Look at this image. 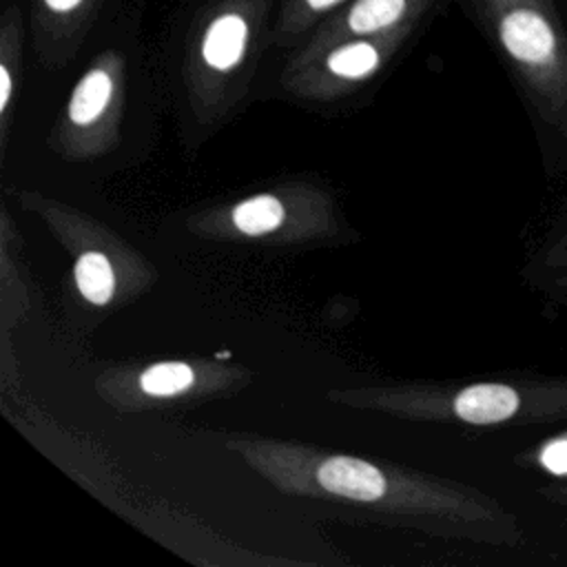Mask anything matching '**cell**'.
<instances>
[{
    "label": "cell",
    "mask_w": 567,
    "mask_h": 567,
    "mask_svg": "<svg viewBox=\"0 0 567 567\" xmlns=\"http://www.w3.org/2000/svg\"><path fill=\"white\" fill-rule=\"evenodd\" d=\"M246 38H248L246 20L237 13H224L210 22L204 35L202 55L213 69L228 71L244 55Z\"/></svg>",
    "instance_id": "obj_3"
},
{
    "label": "cell",
    "mask_w": 567,
    "mask_h": 567,
    "mask_svg": "<svg viewBox=\"0 0 567 567\" xmlns=\"http://www.w3.org/2000/svg\"><path fill=\"white\" fill-rule=\"evenodd\" d=\"M549 272L556 275V281H567V233L549 246Z\"/></svg>",
    "instance_id": "obj_11"
},
{
    "label": "cell",
    "mask_w": 567,
    "mask_h": 567,
    "mask_svg": "<svg viewBox=\"0 0 567 567\" xmlns=\"http://www.w3.org/2000/svg\"><path fill=\"white\" fill-rule=\"evenodd\" d=\"M405 9V0H357L348 24L357 33H372L394 24Z\"/></svg>",
    "instance_id": "obj_8"
},
{
    "label": "cell",
    "mask_w": 567,
    "mask_h": 567,
    "mask_svg": "<svg viewBox=\"0 0 567 567\" xmlns=\"http://www.w3.org/2000/svg\"><path fill=\"white\" fill-rule=\"evenodd\" d=\"M44 2H47L49 9L64 13V11H71L73 7H78L82 0H44Z\"/></svg>",
    "instance_id": "obj_14"
},
{
    "label": "cell",
    "mask_w": 567,
    "mask_h": 567,
    "mask_svg": "<svg viewBox=\"0 0 567 567\" xmlns=\"http://www.w3.org/2000/svg\"><path fill=\"white\" fill-rule=\"evenodd\" d=\"M529 463L554 481H567V430L543 439L529 452Z\"/></svg>",
    "instance_id": "obj_10"
},
{
    "label": "cell",
    "mask_w": 567,
    "mask_h": 567,
    "mask_svg": "<svg viewBox=\"0 0 567 567\" xmlns=\"http://www.w3.org/2000/svg\"><path fill=\"white\" fill-rule=\"evenodd\" d=\"M379 64V53L372 44L368 42H352L328 58V66L332 73L341 78H363L370 71H374Z\"/></svg>",
    "instance_id": "obj_9"
},
{
    "label": "cell",
    "mask_w": 567,
    "mask_h": 567,
    "mask_svg": "<svg viewBox=\"0 0 567 567\" xmlns=\"http://www.w3.org/2000/svg\"><path fill=\"white\" fill-rule=\"evenodd\" d=\"M75 284L84 299L91 303H106L115 290V277L109 259L102 252H84L75 261Z\"/></svg>",
    "instance_id": "obj_5"
},
{
    "label": "cell",
    "mask_w": 567,
    "mask_h": 567,
    "mask_svg": "<svg viewBox=\"0 0 567 567\" xmlns=\"http://www.w3.org/2000/svg\"><path fill=\"white\" fill-rule=\"evenodd\" d=\"M312 9H326V7H330V4H334V2H339V0H306Z\"/></svg>",
    "instance_id": "obj_15"
},
{
    "label": "cell",
    "mask_w": 567,
    "mask_h": 567,
    "mask_svg": "<svg viewBox=\"0 0 567 567\" xmlns=\"http://www.w3.org/2000/svg\"><path fill=\"white\" fill-rule=\"evenodd\" d=\"M113 91V82L106 71L95 69L89 71L80 84L73 91L71 104H69V115L75 124H89L93 122L109 104Z\"/></svg>",
    "instance_id": "obj_4"
},
{
    "label": "cell",
    "mask_w": 567,
    "mask_h": 567,
    "mask_svg": "<svg viewBox=\"0 0 567 567\" xmlns=\"http://www.w3.org/2000/svg\"><path fill=\"white\" fill-rule=\"evenodd\" d=\"M233 221L244 235H264L284 221V206L272 195H257L233 210Z\"/></svg>",
    "instance_id": "obj_6"
},
{
    "label": "cell",
    "mask_w": 567,
    "mask_h": 567,
    "mask_svg": "<svg viewBox=\"0 0 567 567\" xmlns=\"http://www.w3.org/2000/svg\"><path fill=\"white\" fill-rule=\"evenodd\" d=\"M193 370L182 361L155 363L142 372L140 385L151 396H173L184 392L193 383Z\"/></svg>",
    "instance_id": "obj_7"
},
{
    "label": "cell",
    "mask_w": 567,
    "mask_h": 567,
    "mask_svg": "<svg viewBox=\"0 0 567 567\" xmlns=\"http://www.w3.org/2000/svg\"><path fill=\"white\" fill-rule=\"evenodd\" d=\"M317 478L328 492L352 501H377L385 489L383 474L374 465L352 456L328 458L319 467Z\"/></svg>",
    "instance_id": "obj_2"
},
{
    "label": "cell",
    "mask_w": 567,
    "mask_h": 567,
    "mask_svg": "<svg viewBox=\"0 0 567 567\" xmlns=\"http://www.w3.org/2000/svg\"><path fill=\"white\" fill-rule=\"evenodd\" d=\"M496 35L538 115L567 142V35L551 0H496Z\"/></svg>",
    "instance_id": "obj_1"
},
{
    "label": "cell",
    "mask_w": 567,
    "mask_h": 567,
    "mask_svg": "<svg viewBox=\"0 0 567 567\" xmlns=\"http://www.w3.org/2000/svg\"><path fill=\"white\" fill-rule=\"evenodd\" d=\"M543 496H547L551 503H558V505H565V507H567V481L549 483V485L543 489Z\"/></svg>",
    "instance_id": "obj_12"
},
{
    "label": "cell",
    "mask_w": 567,
    "mask_h": 567,
    "mask_svg": "<svg viewBox=\"0 0 567 567\" xmlns=\"http://www.w3.org/2000/svg\"><path fill=\"white\" fill-rule=\"evenodd\" d=\"M0 82H2V91H0V111L7 109L9 95H11V75L7 66H0Z\"/></svg>",
    "instance_id": "obj_13"
}]
</instances>
